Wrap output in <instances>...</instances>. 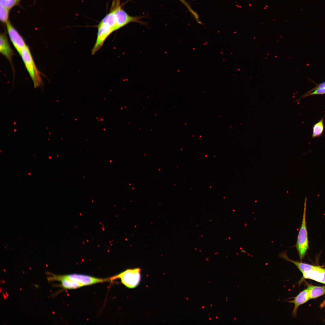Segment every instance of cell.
I'll list each match as a JSON object with an SVG mask.
<instances>
[{"label": "cell", "instance_id": "4", "mask_svg": "<svg viewBox=\"0 0 325 325\" xmlns=\"http://www.w3.org/2000/svg\"><path fill=\"white\" fill-rule=\"evenodd\" d=\"M112 278L113 280L120 279L126 287L133 288L137 286L140 281L141 269L139 268L128 269Z\"/></svg>", "mask_w": 325, "mask_h": 325}, {"label": "cell", "instance_id": "1", "mask_svg": "<svg viewBox=\"0 0 325 325\" xmlns=\"http://www.w3.org/2000/svg\"><path fill=\"white\" fill-rule=\"evenodd\" d=\"M20 55L33 81L34 87L41 86L42 83L41 73L36 67L28 46L26 45L23 49Z\"/></svg>", "mask_w": 325, "mask_h": 325}, {"label": "cell", "instance_id": "7", "mask_svg": "<svg viewBox=\"0 0 325 325\" xmlns=\"http://www.w3.org/2000/svg\"><path fill=\"white\" fill-rule=\"evenodd\" d=\"M66 275L68 278L80 283L83 286L90 285L113 280L111 277L107 278H101L78 274H72Z\"/></svg>", "mask_w": 325, "mask_h": 325}, {"label": "cell", "instance_id": "18", "mask_svg": "<svg viewBox=\"0 0 325 325\" xmlns=\"http://www.w3.org/2000/svg\"><path fill=\"white\" fill-rule=\"evenodd\" d=\"M325 94V88H319L308 94H304L301 97V99L304 98L307 96L314 95H321Z\"/></svg>", "mask_w": 325, "mask_h": 325}, {"label": "cell", "instance_id": "10", "mask_svg": "<svg viewBox=\"0 0 325 325\" xmlns=\"http://www.w3.org/2000/svg\"><path fill=\"white\" fill-rule=\"evenodd\" d=\"M53 279L61 282L62 286L65 289H76L84 286L80 283L68 278L66 275H53Z\"/></svg>", "mask_w": 325, "mask_h": 325}, {"label": "cell", "instance_id": "6", "mask_svg": "<svg viewBox=\"0 0 325 325\" xmlns=\"http://www.w3.org/2000/svg\"><path fill=\"white\" fill-rule=\"evenodd\" d=\"M7 32L14 47L20 54L27 45L23 37L9 21L6 24Z\"/></svg>", "mask_w": 325, "mask_h": 325}, {"label": "cell", "instance_id": "11", "mask_svg": "<svg viewBox=\"0 0 325 325\" xmlns=\"http://www.w3.org/2000/svg\"><path fill=\"white\" fill-rule=\"evenodd\" d=\"M0 52L11 62L13 54V51L5 33H1L0 36Z\"/></svg>", "mask_w": 325, "mask_h": 325}, {"label": "cell", "instance_id": "15", "mask_svg": "<svg viewBox=\"0 0 325 325\" xmlns=\"http://www.w3.org/2000/svg\"><path fill=\"white\" fill-rule=\"evenodd\" d=\"M323 119L322 118L313 125L311 135L312 138L319 137L322 135L324 130Z\"/></svg>", "mask_w": 325, "mask_h": 325}, {"label": "cell", "instance_id": "12", "mask_svg": "<svg viewBox=\"0 0 325 325\" xmlns=\"http://www.w3.org/2000/svg\"><path fill=\"white\" fill-rule=\"evenodd\" d=\"M279 257L294 264L302 274L314 269L317 266L304 263L301 262L293 260L290 259L288 256L286 251H283L280 253L279 254Z\"/></svg>", "mask_w": 325, "mask_h": 325}, {"label": "cell", "instance_id": "14", "mask_svg": "<svg viewBox=\"0 0 325 325\" xmlns=\"http://www.w3.org/2000/svg\"><path fill=\"white\" fill-rule=\"evenodd\" d=\"M100 23L110 26L114 31L116 20L114 10L111 8L109 13L101 20Z\"/></svg>", "mask_w": 325, "mask_h": 325}, {"label": "cell", "instance_id": "22", "mask_svg": "<svg viewBox=\"0 0 325 325\" xmlns=\"http://www.w3.org/2000/svg\"></svg>", "mask_w": 325, "mask_h": 325}, {"label": "cell", "instance_id": "19", "mask_svg": "<svg viewBox=\"0 0 325 325\" xmlns=\"http://www.w3.org/2000/svg\"><path fill=\"white\" fill-rule=\"evenodd\" d=\"M187 8L189 11L190 12L191 14L193 15L196 20L197 22H199V17L198 14L196 12L194 11L191 8L189 5L186 1L185 0H179Z\"/></svg>", "mask_w": 325, "mask_h": 325}, {"label": "cell", "instance_id": "9", "mask_svg": "<svg viewBox=\"0 0 325 325\" xmlns=\"http://www.w3.org/2000/svg\"><path fill=\"white\" fill-rule=\"evenodd\" d=\"M293 299L291 300H286V302L294 304V308L292 311V315L294 317L297 315V311L300 305L304 304L309 300L308 289H305L299 293Z\"/></svg>", "mask_w": 325, "mask_h": 325}, {"label": "cell", "instance_id": "20", "mask_svg": "<svg viewBox=\"0 0 325 325\" xmlns=\"http://www.w3.org/2000/svg\"><path fill=\"white\" fill-rule=\"evenodd\" d=\"M323 88H325V82L320 84H316L314 88L307 92L305 94H308L317 89Z\"/></svg>", "mask_w": 325, "mask_h": 325}, {"label": "cell", "instance_id": "16", "mask_svg": "<svg viewBox=\"0 0 325 325\" xmlns=\"http://www.w3.org/2000/svg\"><path fill=\"white\" fill-rule=\"evenodd\" d=\"M9 9L0 5V19L3 23L6 24L9 21L8 20Z\"/></svg>", "mask_w": 325, "mask_h": 325}, {"label": "cell", "instance_id": "2", "mask_svg": "<svg viewBox=\"0 0 325 325\" xmlns=\"http://www.w3.org/2000/svg\"><path fill=\"white\" fill-rule=\"evenodd\" d=\"M306 201L305 200L301 225L298 232L295 245L301 261L305 256L309 248L308 233L306 222Z\"/></svg>", "mask_w": 325, "mask_h": 325}, {"label": "cell", "instance_id": "3", "mask_svg": "<svg viewBox=\"0 0 325 325\" xmlns=\"http://www.w3.org/2000/svg\"><path fill=\"white\" fill-rule=\"evenodd\" d=\"M111 8L114 10L115 15V31L131 22H140V17L130 16L123 9L120 0H113Z\"/></svg>", "mask_w": 325, "mask_h": 325}, {"label": "cell", "instance_id": "8", "mask_svg": "<svg viewBox=\"0 0 325 325\" xmlns=\"http://www.w3.org/2000/svg\"><path fill=\"white\" fill-rule=\"evenodd\" d=\"M303 277L325 284V268L317 266L314 269L303 274Z\"/></svg>", "mask_w": 325, "mask_h": 325}, {"label": "cell", "instance_id": "21", "mask_svg": "<svg viewBox=\"0 0 325 325\" xmlns=\"http://www.w3.org/2000/svg\"><path fill=\"white\" fill-rule=\"evenodd\" d=\"M325 307V300L320 305V307L321 308H323Z\"/></svg>", "mask_w": 325, "mask_h": 325}, {"label": "cell", "instance_id": "13", "mask_svg": "<svg viewBox=\"0 0 325 325\" xmlns=\"http://www.w3.org/2000/svg\"><path fill=\"white\" fill-rule=\"evenodd\" d=\"M309 299L317 298L325 294V286H317L310 285L308 286Z\"/></svg>", "mask_w": 325, "mask_h": 325}, {"label": "cell", "instance_id": "5", "mask_svg": "<svg viewBox=\"0 0 325 325\" xmlns=\"http://www.w3.org/2000/svg\"><path fill=\"white\" fill-rule=\"evenodd\" d=\"M97 27L98 29L97 36L95 43L91 50L92 55L94 54L101 48L107 38L114 32L113 29L110 26L100 23Z\"/></svg>", "mask_w": 325, "mask_h": 325}, {"label": "cell", "instance_id": "17", "mask_svg": "<svg viewBox=\"0 0 325 325\" xmlns=\"http://www.w3.org/2000/svg\"><path fill=\"white\" fill-rule=\"evenodd\" d=\"M19 1V0H0V5L10 10Z\"/></svg>", "mask_w": 325, "mask_h": 325}]
</instances>
